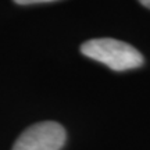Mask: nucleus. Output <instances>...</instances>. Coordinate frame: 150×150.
Instances as JSON below:
<instances>
[{"label": "nucleus", "mask_w": 150, "mask_h": 150, "mask_svg": "<svg viewBox=\"0 0 150 150\" xmlns=\"http://www.w3.org/2000/svg\"><path fill=\"white\" fill-rule=\"evenodd\" d=\"M142 4L145 6V7H147V8H150V0H139Z\"/></svg>", "instance_id": "obj_4"}, {"label": "nucleus", "mask_w": 150, "mask_h": 150, "mask_svg": "<svg viewBox=\"0 0 150 150\" xmlns=\"http://www.w3.org/2000/svg\"><path fill=\"white\" fill-rule=\"evenodd\" d=\"M17 4L28 6V4H38V3H47V1H54V0H14Z\"/></svg>", "instance_id": "obj_3"}, {"label": "nucleus", "mask_w": 150, "mask_h": 150, "mask_svg": "<svg viewBox=\"0 0 150 150\" xmlns=\"http://www.w3.org/2000/svg\"><path fill=\"white\" fill-rule=\"evenodd\" d=\"M81 52L114 71L132 70L143 64V56L139 50L129 43L111 38L91 39L81 46Z\"/></svg>", "instance_id": "obj_1"}, {"label": "nucleus", "mask_w": 150, "mask_h": 150, "mask_svg": "<svg viewBox=\"0 0 150 150\" xmlns=\"http://www.w3.org/2000/svg\"><path fill=\"white\" fill-rule=\"evenodd\" d=\"M65 138V129L59 122H38L20 135L13 150H60Z\"/></svg>", "instance_id": "obj_2"}]
</instances>
